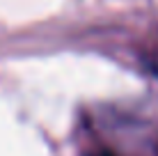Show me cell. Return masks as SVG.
I'll list each match as a JSON object with an SVG mask.
<instances>
[{"instance_id":"1","label":"cell","mask_w":158,"mask_h":156,"mask_svg":"<svg viewBox=\"0 0 158 156\" xmlns=\"http://www.w3.org/2000/svg\"><path fill=\"white\" fill-rule=\"evenodd\" d=\"M89 156H117V154L108 152V149H101V152H94V154H89Z\"/></svg>"}]
</instances>
